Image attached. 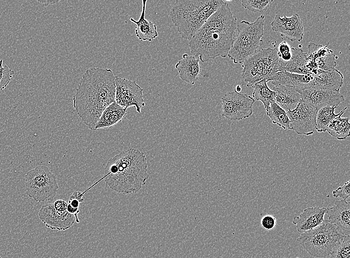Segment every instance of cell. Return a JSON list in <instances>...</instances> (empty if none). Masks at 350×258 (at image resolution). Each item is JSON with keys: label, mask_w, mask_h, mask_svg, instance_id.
<instances>
[{"label": "cell", "mask_w": 350, "mask_h": 258, "mask_svg": "<svg viewBox=\"0 0 350 258\" xmlns=\"http://www.w3.org/2000/svg\"><path fill=\"white\" fill-rule=\"evenodd\" d=\"M115 76L109 68L90 67L83 74L73 98L79 118L91 130L104 110L115 101Z\"/></svg>", "instance_id": "1"}, {"label": "cell", "mask_w": 350, "mask_h": 258, "mask_svg": "<svg viewBox=\"0 0 350 258\" xmlns=\"http://www.w3.org/2000/svg\"><path fill=\"white\" fill-rule=\"evenodd\" d=\"M237 18L226 2L207 19L189 43L190 53L203 63L226 58L232 47Z\"/></svg>", "instance_id": "2"}, {"label": "cell", "mask_w": 350, "mask_h": 258, "mask_svg": "<svg viewBox=\"0 0 350 258\" xmlns=\"http://www.w3.org/2000/svg\"><path fill=\"white\" fill-rule=\"evenodd\" d=\"M147 158L144 152L131 148L110 158L103 178L112 191L129 194L139 192L149 178Z\"/></svg>", "instance_id": "3"}, {"label": "cell", "mask_w": 350, "mask_h": 258, "mask_svg": "<svg viewBox=\"0 0 350 258\" xmlns=\"http://www.w3.org/2000/svg\"><path fill=\"white\" fill-rule=\"evenodd\" d=\"M226 2L223 0H176L170 16L180 36L190 40L207 19Z\"/></svg>", "instance_id": "4"}, {"label": "cell", "mask_w": 350, "mask_h": 258, "mask_svg": "<svg viewBox=\"0 0 350 258\" xmlns=\"http://www.w3.org/2000/svg\"><path fill=\"white\" fill-rule=\"evenodd\" d=\"M264 18V15H261L253 22L244 20L237 25L228 55L235 64H242L259 49L263 43Z\"/></svg>", "instance_id": "5"}, {"label": "cell", "mask_w": 350, "mask_h": 258, "mask_svg": "<svg viewBox=\"0 0 350 258\" xmlns=\"http://www.w3.org/2000/svg\"><path fill=\"white\" fill-rule=\"evenodd\" d=\"M346 236L328 219L316 227L300 233L297 242L311 256L325 258Z\"/></svg>", "instance_id": "6"}, {"label": "cell", "mask_w": 350, "mask_h": 258, "mask_svg": "<svg viewBox=\"0 0 350 258\" xmlns=\"http://www.w3.org/2000/svg\"><path fill=\"white\" fill-rule=\"evenodd\" d=\"M277 51V48L259 49L242 63L241 75L247 87L262 79L269 82L279 71Z\"/></svg>", "instance_id": "7"}, {"label": "cell", "mask_w": 350, "mask_h": 258, "mask_svg": "<svg viewBox=\"0 0 350 258\" xmlns=\"http://www.w3.org/2000/svg\"><path fill=\"white\" fill-rule=\"evenodd\" d=\"M26 194L37 202L52 200L59 189L55 175L44 165L37 166L25 175Z\"/></svg>", "instance_id": "8"}, {"label": "cell", "mask_w": 350, "mask_h": 258, "mask_svg": "<svg viewBox=\"0 0 350 258\" xmlns=\"http://www.w3.org/2000/svg\"><path fill=\"white\" fill-rule=\"evenodd\" d=\"M222 116L227 120L240 121L251 117L255 100L247 94L235 91L226 93L221 98Z\"/></svg>", "instance_id": "9"}, {"label": "cell", "mask_w": 350, "mask_h": 258, "mask_svg": "<svg viewBox=\"0 0 350 258\" xmlns=\"http://www.w3.org/2000/svg\"><path fill=\"white\" fill-rule=\"evenodd\" d=\"M115 101L121 107L128 109L134 107L140 113L145 106L143 89L135 81L116 76Z\"/></svg>", "instance_id": "10"}, {"label": "cell", "mask_w": 350, "mask_h": 258, "mask_svg": "<svg viewBox=\"0 0 350 258\" xmlns=\"http://www.w3.org/2000/svg\"><path fill=\"white\" fill-rule=\"evenodd\" d=\"M317 111L316 108L301 100L294 109L286 112L290 121V129L299 135L308 136L313 134Z\"/></svg>", "instance_id": "11"}, {"label": "cell", "mask_w": 350, "mask_h": 258, "mask_svg": "<svg viewBox=\"0 0 350 258\" xmlns=\"http://www.w3.org/2000/svg\"><path fill=\"white\" fill-rule=\"evenodd\" d=\"M302 100L319 110L328 106L338 107L345 100L340 92L313 86L303 90H298Z\"/></svg>", "instance_id": "12"}, {"label": "cell", "mask_w": 350, "mask_h": 258, "mask_svg": "<svg viewBox=\"0 0 350 258\" xmlns=\"http://www.w3.org/2000/svg\"><path fill=\"white\" fill-rule=\"evenodd\" d=\"M308 49L306 67L308 73L316 69L330 70L335 68V56L327 45L324 46L310 42Z\"/></svg>", "instance_id": "13"}, {"label": "cell", "mask_w": 350, "mask_h": 258, "mask_svg": "<svg viewBox=\"0 0 350 258\" xmlns=\"http://www.w3.org/2000/svg\"><path fill=\"white\" fill-rule=\"evenodd\" d=\"M38 216L46 227L58 231L69 229L75 221L74 215L69 213L67 210L56 209L53 203L42 205L39 210Z\"/></svg>", "instance_id": "14"}, {"label": "cell", "mask_w": 350, "mask_h": 258, "mask_svg": "<svg viewBox=\"0 0 350 258\" xmlns=\"http://www.w3.org/2000/svg\"><path fill=\"white\" fill-rule=\"evenodd\" d=\"M271 27L272 31L280 33L290 41L300 42L303 39V24L297 13L289 17L284 15L282 17L276 14L271 23Z\"/></svg>", "instance_id": "15"}, {"label": "cell", "mask_w": 350, "mask_h": 258, "mask_svg": "<svg viewBox=\"0 0 350 258\" xmlns=\"http://www.w3.org/2000/svg\"><path fill=\"white\" fill-rule=\"evenodd\" d=\"M328 220L345 236L350 234V202L345 199L335 201L334 205L327 208Z\"/></svg>", "instance_id": "16"}, {"label": "cell", "mask_w": 350, "mask_h": 258, "mask_svg": "<svg viewBox=\"0 0 350 258\" xmlns=\"http://www.w3.org/2000/svg\"><path fill=\"white\" fill-rule=\"evenodd\" d=\"M327 208L313 206L307 207L297 216H295L292 223L297 231L302 233L320 225L324 220Z\"/></svg>", "instance_id": "17"}, {"label": "cell", "mask_w": 350, "mask_h": 258, "mask_svg": "<svg viewBox=\"0 0 350 258\" xmlns=\"http://www.w3.org/2000/svg\"><path fill=\"white\" fill-rule=\"evenodd\" d=\"M269 82L273 85H286L297 90H303L315 86L314 76L312 72L300 74L280 71L275 74Z\"/></svg>", "instance_id": "18"}, {"label": "cell", "mask_w": 350, "mask_h": 258, "mask_svg": "<svg viewBox=\"0 0 350 258\" xmlns=\"http://www.w3.org/2000/svg\"><path fill=\"white\" fill-rule=\"evenodd\" d=\"M199 60L198 57L193 55H182V58L175 65L182 81L193 85L198 80L201 72Z\"/></svg>", "instance_id": "19"}, {"label": "cell", "mask_w": 350, "mask_h": 258, "mask_svg": "<svg viewBox=\"0 0 350 258\" xmlns=\"http://www.w3.org/2000/svg\"><path fill=\"white\" fill-rule=\"evenodd\" d=\"M311 72L314 76L315 86L340 92L343 84L344 76L337 69L330 70L316 69Z\"/></svg>", "instance_id": "20"}, {"label": "cell", "mask_w": 350, "mask_h": 258, "mask_svg": "<svg viewBox=\"0 0 350 258\" xmlns=\"http://www.w3.org/2000/svg\"><path fill=\"white\" fill-rule=\"evenodd\" d=\"M275 102L286 112L294 109L302 98L298 90L286 85L273 84Z\"/></svg>", "instance_id": "21"}, {"label": "cell", "mask_w": 350, "mask_h": 258, "mask_svg": "<svg viewBox=\"0 0 350 258\" xmlns=\"http://www.w3.org/2000/svg\"><path fill=\"white\" fill-rule=\"evenodd\" d=\"M147 2V0H142V9L138 20L133 18L130 20L136 25L135 33L139 40L151 42L158 36V33L157 26L152 21L145 18Z\"/></svg>", "instance_id": "22"}, {"label": "cell", "mask_w": 350, "mask_h": 258, "mask_svg": "<svg viewBox=\"0 0 350 258\" xmlns=\"http://www.w3.org/2000/svg\"><path fill=\"white\" fill-rule=\"evenodd\" d=\"M127 113V109L114 101L106 107L102 113L96 125V130L107 129L116 125L122 121Z\"/></svg>", "instance_id": "23"}, {"label": "cell", "mask_w": 350, "mask_h": 258, "mask_svg": "<svg viewBox=\"0 0 350 258\" xmlns=\"http://www.w3.org/2000/svg\"><path fill=\"white\" fill-rule=\"evenodd\" d=\"M292 56L290 60L285 63H279V71L300 73H308L306 67L307 53L304 52L301 48L291 46Z\"/></svg>", "instance_id": "24"}, {"label": "cell", "mask_w": 350, "mask_h": 258, "mask_svg": "<svg viewBox=\"0 0 350 258\" xmlns=\"http://www.w3.org/2000/svg\"><path fill=\"white\" fill-rule=\"evenodd\" d=\"M347 109L345 107L328 125L326 131L338 140H345L350 136V125L348 117L342 116Z\"/></svg>", "instance_id": "25"}, {"label": "cell", "mask_w": 350, "mask_h": 258, "mask_svg": "<svg viewBox=\"0 0 350 258\" xmlns=\"http://www.w3.org/2000/svg\"><path fill=\"white\" fill-rule=\"evenodd\" d=\"M267 79L261 80L255 83L251 87L253 88L252 97L256 100L260 101L265 109L270 104L275 102V95L274 91L267 85Z\"/></svg>", "instance_id": "26"}, {"label": "cell", "mask_w": 350, "mask_h": 258, "mask_svg": "<svg viewBox=\"0 0 350 258\" xmlns=\"http://www.w3.org/2000/svg\"><path fill=\"white\" fill-rule=\"evenodd\" d=\"M265 111L266 115L270 119L273 124L277 125L283 129H290V121L286 112L275 102L271 103Z\"/></svg>", "instance_id": "27"}, {"label": "cell", "mask_w": 350, "mask_h": 258, "mask_svg": "<svg viewBox=\"0 0 350 258\" xmlns=\"http://www.w3.org/2000/svg\"><path fill=\"white\" fill-rule=\"evenodd\" d=\"M336 106L325 107L318 110L316 117L315 129L319 132L326 131L329 124L338 114H335Z\"/></svg>", "instance_id": "28"}, {"label": "cell", "mask_w": 350, "mask_h": 258, "mask_svg": "<svg viewBox=\"0 0 350 258\" xmlns=\"http://www.w3.org/2000/svg\"><path fill=\"white\" fill-rule=\"evenodd\" d=\"M330 258H350V236H346L334 248Z\"/></svg>", "instance_id": "29"}, {"label": "cell", "mask_w": 350, "mask_h": 258, "mask_svg": "<svg viewBox=\"0 0 350 258\" xmlns=\"http://www.w3.org/2000/svg\"><path fill=\"white\" fill-rule=\"evenodd\" d=\"M273 0H242V5L246 9L254 12H264L269 7Z\"/></svg>", "instance_id": "30"}, {"label": "cell", "mask_w": 350, "mask_h": 258, "mask_svg": "<svg viewBox=\"0 0 350 258\" xmlns=\"http://www.w3.org/2000/svg\"><path fill=\"white\" fill-rule=\"evenodd\" d=\"M2 61H0V90L4 89L8 84L14 71L10 69L7 65L2 64Z\"/></svg>", "instance_id": "31"}, {"label": "cell", "mask_w": 350, "mask_h": 258, "mask_svg": "<svg viewBox=\"0 0 350 258\" xmlns=\"http://www.w3.org/2000/svg\"><path fill=\"white\" fill-rule=\"evenodd\" d=\"M291 46L285 41L281 42L277 48L279 63H285L289 61L292 56Z\"/></svg>", "instance_id": "32"}, {"label": "cell", "mask_w": 350, "mask_h": 258, "mask_svg": "<svg viewBox=\"0 0 350 258\" xmlns=\"http://www.w3.org/2000/svg\"><path fill=\"white\" fill-rule=\"evenodd\" d=\"M350 181H348L343 186L338 187L332 192L333 196L346 200L350 195Z\"/></svg>", "instance_id": "33"}, {"label": "cell", "mask_w": 350, "mask_h": 258, "mask_svg": "<svg viewBox=\"0 0 350 258\" xmlns=\"http://www.w3.org/2000/svg\"><path fill=\"white\" fill-rule=\"evenodd\" d=\"M261 224L262 227L265 230H272L276 226V219L273 216L266 214L262 218Z\"/></svg>", "instance_id": "34"}, {"label": "cell", "mask_w": 350, "mask_h": 258, "mask_svg": "<svg viewBox=\"0 0 350 258\" xmlns=\"http://www.w3.org/2000/svg\"><path fill=\"white\" fill-rule=\"evenodd\" d=\"M54 208L60 211H66L67 209L68 203L64 200L58 199L53 203Z\"/></svg>", "instance_id": "35"}, {"label": "cell", "mask_w": 350, "mask_h": 258, "mask_svg": "<svg viewBox=\"0 0 350 258\" xmlns=\"http://www.w3.org/2000/svg\"><path fill=\"white\" fill-rule=\"evenodd\" d=\"M59 0H40V1H38L40 2H41L42 3H44L45 5H48L49 4H55L58 2H59Z\"/></svg>", "instance_id": "36"}, {"label": "cell", "mask_w": 350, "mask_h": 258, "mask_svg": "<svg viewBox=\"0 0 350 258\" xmlns=\"http://www.w3.org/2000/svg\"><path fill=\"white\" fill-rule=\"evenodd\" d=\"M234 91L238 93H240L242 91L241 86L240 85H237L235 87Z\"/></svg>", "instance_id": "37"}, {"label": "cell", "mask_w": 350, "mask_h": 258, "mask_svg": "<svg viewBox=\"0 0 350 258\" xmlns=\"http://www.w3.org/2000/svg\"><path fill=\"white\" fill-rule=\"evenodd\" d=\"M295 258H298V257H296Z\"/></svg>", "instance_id": "38"}]
</instances>
